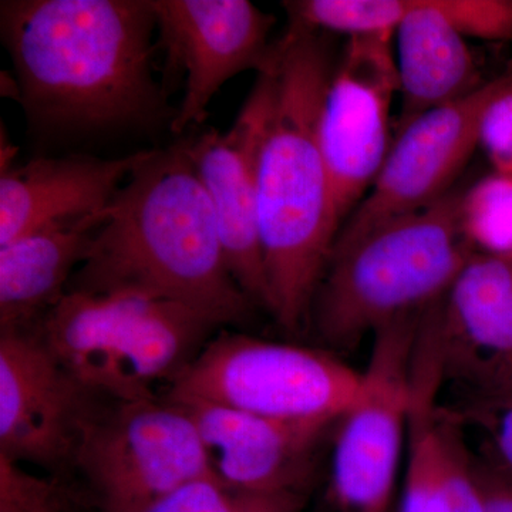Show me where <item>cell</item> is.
<instances>
[{"label": "cell", "mask_w": 512, "mask_h": 512, "mask_svg": "<svg viewBox=\"0 0 512 512\" xmlns=\"http://www.w3.org/2000/svg\"><path fill=\"white\" fill-rule=\"evenodd\" d=\"M326 33L289 23L258 74V222L269 308L288 332L311 315L340 227L320 150V104L335 67Z\"/></svg>", "instance_id": "1"}, {"label": "cell", "mask_w": 512, "mask_h": 512, "mask_svg": "<svg viewBox=\"0 0 512 512\" xmlns=\"http://www.w3.org/2000/svg\"><path fill=\"white\" fill-rule=\"evenodd\" d=\"M0 28L30 120L104 130L154 119L153 0H8Z\"/></svg>", "instance_id": "2"}, {"label": "cell", "mask_w": 512, "mask_h": 512, "mask_svg": "<svg viewBox=\"0 0 512 512\" xmlns=\"http://www.w3.org/2000/svg\"><path fill=\"white\" fill-rule=\"evenodd\" d=\"M143 292L241 322L254 302L229 269L217 218L185 143L144 151L114 195L67 292Z\"/></svg>", "instance_id": "3"}, {"label": "cell", "mask_w": 512, "mask_h": 512, "mask_svg": "<svg viewBox=\"0 0 512 512\" xmlns=\"http://www.w3.org/2000/svg\"><path fill=\"white\" fill-rule=\"evenodd\" d=\"M463 188L332 249L311 308L326 345L355 348L446 295L474 254L460 224Z\"/></svg>", "instance_id": "4"}, {"label": "cell", "mask_w": 512, "mask_h": 512, "mask_svg": "<svg viewBox=\"0 0 512 512\" xmlns=\"http://www.w3.org/2000/svg\"><path fill=\"white\" fill-rule=\"evenodd\" d=\"M181 303L143 292H67L39 326L80 383L110 399L163 397L217 328Z\"/></svg>", "instance_id": "5"}, {"label": "cell", "mask_w": 512, "mask_h": 512, "mask_svg": "<svg viewBox=\"0 0 512 512\" xmlns=\"http://www.w3.org/2000/svg\"><path fill=\"white\" fill-rule=\"evenodd\" d=\"M362 384L363 370L325 350L222 332L208 340L165 396L275 420L336 424Z\"/></svg>", "instance_id": "6"}, {"label": "cell", "mask_w": 512, "mask_h": 512, "mask_svg": "<svg viewBox=\"0 0 512 512\" xmlns=\"http://www.w3.org/2000/svg\"><path fill=\"white\" fill-rule=\"evenodd\" d=\"M73 473L100 512H141L181 485L214 476L190 414L167 396H100Z\"/></svg>", "instance_id": "7"}, {"label": "cell", "mask_w": 512, "mask_h": 512, "mask_svg": "<svg viewBox=\"0 0 512 512\" xmlns=\"http://www.w3.org/2000/svg\"><path fill=\"white\" fill-rule=\"evenodd\" d=\"M420 313L373 335L355 403L336 423L330 500L338 512H389L409 436Z\"/></svg>", "instance_id": "8"}, {"label": "cell", "mask_w": 512, "mask_h": 512, "mask_svg": "<svg viewBox=\"0 0 512 512\" xmlns=\"http://www.w3.org/2000/svg\"><path fill=\"white\" fill-rule=\"evenodd\" d=\"M399 96L394 33L348 37L320 104V150L340 229L365 200L392 148Z\"/></svg>", "instance_id": "9"}, {"label": "cell", "mask_w": 512, "mask_h": 512, "mask_svg": "<svg viewBox=\"0 0 512 512\" xmlns=\"http://www.w3.org/2000/svg\"><path fill=\"white\" fill-rule=\"evenodd\" d=\"M37 329L0 330V454L69 477L101 394L60 363Z\"/></svg>", "instance_id": "10"}, {"label": "cell", "mask_w": 512, "mask_h": 512, "mask_svg": "<svg viewBox=\"0 0 512 512\" xmlns=\"http://www.w3.org/2000/svg\"><path fill=\"white\" fill-rule=\"evenodd\" d=\"M165 50L163 90L184 80V96L171 120L181 134L207 117L208 104L232 77L262 73L274 53L275 16L248 0H153Z\"/></svg>", "instance_id": "11"}, {"label": "cell", "mask_w": 512, "mask_h": 512, "mask_svg": "<svg viewBox=\"0 0 512 512\" xmlns=\"http://www.w3.org/2000/svg\"><path fill=\"white\" fill-rule=\"evenodd\" d=\"M505 79L507 73L487 80L476 92L427 111L399 131L375 184L343 224L333 248L423 210L457 187L478 148L485 110Z\"/></svg>", "instance_id": "12"}, {"label": "cell", "mask_w": 512, "mask_h": 512, "mask_svg": "<svg viewBox=\"0 0 512 512\" xmlns=\"http://www.w3.org/2000/svg\"><path fill=\"white\" fill-rule=\"evenodd\" d=\"M431 311L444 380L471 397L512 386V252H474Z\"/></svg>", "instance_id": "13"}, {"label": "cell", "mask_w": 512, "mask_h": 512, "mask_svg": "<svg viewBox=\"0 0 512 512\" xmlns=\"http://www.w3.org/2000/svg\"><path fill=\"white\" fill-rule=\"evenodd\" d=\"M195 426L214 476L259 494L308 493L316 457L336 424L269 419L201 400H177Z\"/></svg>", "instance_id": "14"}, {"label": "cell", "mask_w": 512, "mask_h": 512, "mask_svg": "<svg viewBox=\"0 0 512 512\" xmlns=\"http://www.w3.org/2000/svg\"><path fill=\"white\" fill-rule=\"evenodd\" d=\"M443 382L439 343L421 330L399 512H484L474 456L460 424L437 400Z\"/></svg>", "instance_id": "15"}, {"label": "cell", "mask_w": 512, "mask_h": 512, "mask_svg": "<svg viewBox=\"0 0 512 512\" xmlns=\"http://www.w3.org/2000/svg\"><path fill=\"white\" fill-rule=\"evenodd\" d=\"M261 120V103L252 90L227 133L208 131L187 141L185 148L210 198L235 281L252 302L268 309L256 195Z\"/></svg>", "instance_id": "16"}, {"label": "cell", "mask_w": 512, "mask_h": 512, "mask_svg": "<svg viewBox=\"0 0 512 512\" xmlns=\"http://www.w3.org/2000/svg\"><path fill=\"white\" fill-rule=\"evenodd\" d=\"M143 156L39 157L0 171V245L52 222L106 210Z\"/></svg>", "instance_id": "17"}, {"label": "cell", "mask_w": 512, "mask_h": 512, "mask_svg": "<svg viewBox=\"0 0 512 512\" xmlns=\"http://www.w3.org/2000/svg\"><path fill=\"white\" fill-rule=\"evenodd\" d=\"M107 208L52 222L0 245V330L39 328L66 295L70 279L106 221Z\"/></svg>", "instance_id": "18"}, {"label": "cell", "mask_w": 512, "mask_h": 512, "mask_svg": "<svg viewBox=\"0 0 512 512\" xmlns=\"http://www.w3.org/2000/svg\"><path fill=\"white\" fill-rule=\"evenodd\" d=\"M400 107L394 131L427 111L463 99L485 83L467 39L431 5L410 0L394 33Z\"/></svg>", "instance_id": "19"}, {"label": "cell", "mask_w": 512, "mask_h": 512, "mask_svg": "<svg viewBox=\"0 0 512 512\" xmlns=\"http://www.w3.org/2000/svg\"><path fill=\"white\" fill-rule=\"evenodd\" d=\"M289 23L348 37L396 33L410 0H296L285 2Z\"/></svg>", "instance_id": "20"}, {"label": "cell", "mask_w": 512, "mask_h": 512, "mask_svg": "<svg viewBox=\"0 0 512 512\" xmlns=\"http://www.w3.org/2000/svg\"><path fill=\"white\" fill-rule=\"evenodd\" d=\"M460 224L468 244L481 254L512 252V174L491 171L464 185Z\"/></svg>", "instance_id": "21"}, {"label": "cell", "mask_w": 512, "mask_h": 512, "mask_svg": "<svg viewBox=\"0 0 512 512\" xmlns=\"http://www.w3.org/2000/svg\"><path fill=\"white\" fill-rule=\"evenodd\" d=\"M0 512L100 511L82 484L67 476H40L0 454Z\"/></svg>", "instance_id": "22"}, {"label": "cell", "mask_w": 512, "mask_h": 512, "mask_svg": "<svg viewBox=\"0 0 512 512\" xmlns=\"http://www.w3.org/2000/svg\"><path fill=\"white\" fill-rule=\"evenodd\" d=\"M306 495L238 490L207 476L181 485L141 512H302Z\"/></svg>", "instance_id": "23"}, {"label": "cell", "mask_w": 512, "mask_h": 512, "mask_svg": "<svg viewBox=\"0 0 512 512\" xmlns=\"http://www.w3.org/2000/svg\"><path fill=\"white\" fill-rule=\"evenodd\" d=\"M460 426L476 427L484 436V456L512 474V386L471 397L461 410H448Z\"/></svg>", "instance_id": "24"}, {"label": "cell", "mask_w": 512, "mask_h": 512, "mask_svg": "<svg viewBox=\"0 0 512 512\" xmlns=\"http://www.w3.org/2000/svg\"><path fill=\"white\" fill-rule=\"evenodd\" d=\"M431 5L466 39L512 40V0H431Z\"/></svg>", "instance_id": "25"}, {"label": "cell", "mask_w": 512, "mask_h": 512, "mask_svg": "<svg viewBox=\"0 0 512 512\" xmlns=\"http://www.w3.org/2000/svg\"><path fill=\"white\" fill-rule=\"evenodd\" d=\"M478 148L494 171L512 174V72L485 110Z\"/></svg>", "instance_id": "26"}, {"label": "cell", "mask_w": 512, "mask_h": 512, "mask_svg": "<svg viewBox=\"0 0 512 512\" xmlns=\"http://www.w3.org/2000/svg\"><path fill=\"white\" fill-rule=\"evenodd\" d=\"M484 512H512V474L491 458L474 457Z\"/></svg>", "instance_id": "27"}, {"label": "cell", "mask_w": 512, "mask_h": 512, "mask_svg": "<svg viewBox=\"0 0 512 512\" xmlns=\"http://www.w3.org/2000/svg\"><path fill=\"white\" fill-rule=\"evenodd\" d=\"M2 96L19 100L20 103V89L18 80H16V77L10 76L9 73H2Z\"/></svg>", "instance_id": "28"}]
</instances>
